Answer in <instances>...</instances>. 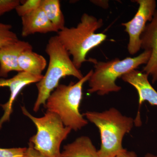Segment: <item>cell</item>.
Here are the masks:
<instances>
[{
	"instance_id": "6da1fadb",
	"label": "cell",
	"mask_w": 157,
	"mask_h": 157,
	"mask_svg": "<svg viewBox=\"0 0 157 157\" xmlns=\"http://www.w3.org/2000/svg\"><path fill=\"white\" fill-rule=\"evenodd\" d=\"M103 25V20L98 19L87 13L82 14L80 22L76 27L70 28L65 27L58 32L60 42L73 57V63L80 69L85 62L95 63V59H86L90 51L101 45L107 36L102 33L95 32Z\"/></svg>"
},
{
	"instance_id": "7a4b0ae2",
	"label": "cell",
	"mask_w": 157,
	"mask_h": 157,
	"mask_svg": "<svg viewBox=\"0 0 157 157\" xmlns=\"http://www.w3.org/2000/svg\"><path fill=\"white\" fill-rule=\"evenodd\" d=\"M45 51L49 56V64L45 75L36 84L38 94L34 106L35 112L39 110L41 105L45 106L47 99L58 86L61 78L73 76L79 80L84 77L81 71L74 65L70 54L57 36L51 37Z\"/></svg>"
},
{
	"instance_id": "3957f363",
	"label": "cell",
	"mask_w": 157,
	"mask_h": 157,
	"mask_svg": "<svg viewBox=\"0 0 157 157\" xmlns=\"http://www.w3.org/2000/svg\"><path fill=\"white\" fill-rule=\"evenodd\" d=\"M82 115L99 129L101 145L98 152L100 157H115L125 150L123 140L133 128L134 119L123 115L114 107L102 112L87 111Z\"/></svg>"
},
{
	"instance_id": "277c9868",
	"label": "cell",
	"mask_w": 157,
	"mask_h": 157,
	"mask_svg": "<svg viewBox=\"0 0 157 157\" xmlns=\"http://www.w3.org/2000/svg\"><path fill=\"white\" fill-rule=\"evenodd\" d=\"M93 73L91 70L82 79L68 85H59L50 94L45 106L47 111L58 116L66 127L77 131L88 124L79 112L83 85L88 81Z\"/></svg>"
},
{
	"instance_id": "5b68a950",
	"label": "cell",
	"mask_w": 157,
	"mask_h": 157,
	"mask_svg": "<svg viewBox=\"0 0 157 157\" xmlns=\"http://www.w3.org/2000/svg\"><path fill=\"white\" fill-rule=\"evenodd\" d=\"M150 56V52L145 50L135 57L116 58L108 62L96 60L94 63V71L88 80V93L104 96L119 91L121 87L116 83L117 79L140 65H146Z\"/></svg>"
},
{
	"instance_id": "8992f818",
	"label": "cell",
	"mask_w": 157,
	"mask_h": 157,
	"mask_svg": "<svg viewBox=\"0 0 157 157\" xmlns=\"http://www.w3.org/2000/svg\"><path fill=\"white\" fill-rule=\"evenodd\" d=\"M21 109L37 128L36 134L31 137L29 143L45 156L61 157V144L67 139L72 129L65 126L58 116L54 113L47 111L44 116L38 118L31 115L25 107H21Z\"/></svg>"
},
{
	"instance_id": "52a82bcc",
	"label": "cell",
	"mask_w": 157,
	"mask_h": 157,
	"mask_svg": "<svg viewBox=\"0 0 157 157\" xmlns=\"http://www.w3.org/2000/svg\"><path fill=\"white\" fill-rule=\"evenodd\" d=\"M135 2L139 7L135 16L130 21L121 24L128 34V51L133 55L137 53L141 48V35L147 23L152 19L156 8V2L155 0H136Z\"/></svg>"
},
{
	"instance_id": "ba28073f",
	"label": "cell",
	"mask_w": 157,
	"mask_h": 157,
	"mask_svg": "<svg viewBox=\"0 0 157 157\" xmlns=\"http://www.w3.org/2000/svg\"><path fill=\"white\" fill-rule=\"evenodd\" d=\"M43 77L42 75L37 76L21 71L9 79H0V87H9L11 92L9 101L5 104L0 105L4 110V114L0 119V129L4 122L9 121L13 111V103L21 90L29 85L39 82Z\"/></svg>"
},
{
	"instance_id": "9c48e42d",
	"label": "cell",
	"mask_w": 157,
	"mask_h": 157,
	"mask_svg": "<svg viewBox=\"0 0 157 157\" xmlns=\"http://www.w3.org/2000/svg\"><path fill=\"white\" fill-rule=\"evenodd\" d=\"M141 48L151 52L147 63L143 68L144 73L152 77V82L157 81V10L151 21L149 22L140 37Z\"/></svg>"
},
{
	"instance_id": "30bf717a",
	"label": "cell",
	"mask_w": 157,
	"mask_h": 157,
	"mask_svg": "<svg viewBox=\"0 0 157 157\" xmlns=\"http://www.w3.org/2000/svg\"><path fill=\"white\" fill-rule=\"evenodd\" d=\"M33 48L29 42L19 39L0 48V77L6 78L12 71L21 72L18 66L20 55L23 52Z\"/></svg>"
},
{
	"instance_id": "8fae6325",
	"label": "cell",
	"mask_w": 157,
	"mask_h": 157,
	"mask_svg": "<svg viewBox=\"0 0 157 157\" xmlns=\"http://www.w3.org/2000/svg\"><path fill=\"white\" fill-rule=\"evenodd\" d=\"M148 77L146 73L136 70L121 77L124 81L131 84L137 91L139 106L144 101H147L152 106H157V92L150 83Z\"/></svg>"
},
{
	"instance_id": "7c38bea8",
	"label": "cell",
	"mask_w": 157,
	"mask_h": 157,
	"mask_svg": "<svg viewBox=\"0 0 157 157\" xmlns=\"http://www.w3.org/2000/svg\"><path fill=\"white\" fill-rule=\"evenodd\" d=\"M21 18L22 25L21 35L23 37L36 33L46 34L59 32L40 7Z\"/></svg>"
},
{
	"instance_id": "4fadbf2b",
	"label": "cell",
	"mask_w": 157,
	"mask_h": 157,
	"mask_svg": "<svg viewBox=\"0 0 157 157\" xmlns=\"http://www.w3.org/2000/svg\"><path fill=\"white\" fill-rule=\"evenodd\" d=\"M61 157H101L92 141L87 136L76 138L64 146Z\"/></svg>"
},
{
	"instance_id": "5bb4252c",
	"label": "cell",
	"mask_w": 157,
	"mask_h": 157,
	"mask_svg": "<svg viewBox=\"0 0 157 157\" xmlns=\"http://www.w3.org/2000/svg\"><path fill=\"white\" fill-rule=\"evenodd\" d=\"M21 71L40 76L47 66V61L41 55L29 49L21 54L18 58Z\"/></svg>"
},
{
	"instance_id": "9a60e30c",
	"label": "cell",
	"mask_w": 157,
	"mask_h": 157,
	"mask_svg": "<svg viewBox=\"0 0 157 157\" xmlns=\"http://www.w3.org/2000/svg\"><path fill=\"white\" fill-rule=\"evenodd\" d=\"M40 7L51 22L59 31L65 27L64 16L59 0H41Z\"/></svg>"
},
{
	"instance_id": "2e32d148",
	"label": "cell",
	"mask_w": 157,
	"mask_h": 157,
	"mask_svg": "<svg viewBox=\"0 0 157 157\" xmlns=\"http://www.w3.org/2000/svg\"><path fill=\"white\" fill-rule=\"evenodd\" d=\"M11 25L0 22V48L19 40L17 34L11 30Z\"/></svg>"
},
{
	"instance_id": "e0dca14e",
	"label": "cell",
	"mask_w": 157,
	"mask_h": 157,
	"mask_svg": "<svg viewBox=\"0 0 157 157\" xmlns=\"http://www.w3.org/2000/svg\"><path fill=\"white\" fill-rule=\"evenodd\" d=\"M41 2V0H26L21 2L15 9V11L18 16L23 17L39 8Z\"/></svg>"
},
{
	"instance_id": "ac0fdd59",
	"label": "cell",
	"mask_w": 157,
	"mask_h": 157,
	"mask_svg": "<svg viewBox=\"0 0 157 157\" xmlns=\"http://www.w3.org/2000/svg\"><path fill=\"white\" fill-rule=\"evenodd\" d=\"M26 149V147L10 148L0 147V157H24Z\"/></svg>"
},
{
	"instance_id": "d6986e66",
	"label": "cell",
	"mask_w": 157,
	"mask_h": 157,
	"mask_svg": "<svg viewBox=\"0 0 157 157\" xmlns=\"http://www.w3.org/2000/svg\"><path fill=\"white\" fill-rule=\"evenodd\" d=\"M21 2L19 0H0V16L15 10Z\"/></svg>"
},
{
	"instance_id": "ffe728a7",
	"label": "cell",
	"mask_w": 157,
	"mask_h": 157,
	"mask_svg": "<svg viewBox=\"0 0 157 157\" xmlns=\"http://www.w3.org/2000/svg\"><path fill=\"white\" fill-rule=\"evenodd\" d=\"M24 157H47L35 149L30 143H29L28 148H27Z\"/></svg>"
},
{
	"instance_id": "44dd1931",
	"label": "cell",
	"mask_w": 157,
	"mask_h": 157,
	"mask_svg": "<svg viewBox=\"0 0 157 157\" xmlns=\"http://www.w3.org/2000/svg\"><path fill=\"white\" fill-rule=\"evenodd\" d=\"M115 157H137V155L135 152L128 151L126 149Z\"/></svg>"
},
{
	"instance_id": "7402d4cb",
	"label": "cell",
	"mask_w": 157,
	"mask_h": 157,
	"mask_svg": "<svg viewBox=\"0 0 157 157\" xmlns=\"http://www.w3.org/2000/svg\"><path fill=\"white\" fill-rule=\"evenodd\" d=\"M92 2L96 4L98 6H100L104 9H107L108 7V1H92Z\"/></svg>"
},
{
	"instance_id": "603a6c76",
	"label": "cell",
	"mask_w": 157,
	"mask_h": 157,
	"mask_svg": "<svg viewBox=\"0 0 157 157\" xmlns=\"http://www.w3.org/2000/svg\"><path fill=\"white\" fill-rule=\"evenodd\" d=\"M144 157H157V155L151 153H147Z\"/></svg>"
}]
</instances>
